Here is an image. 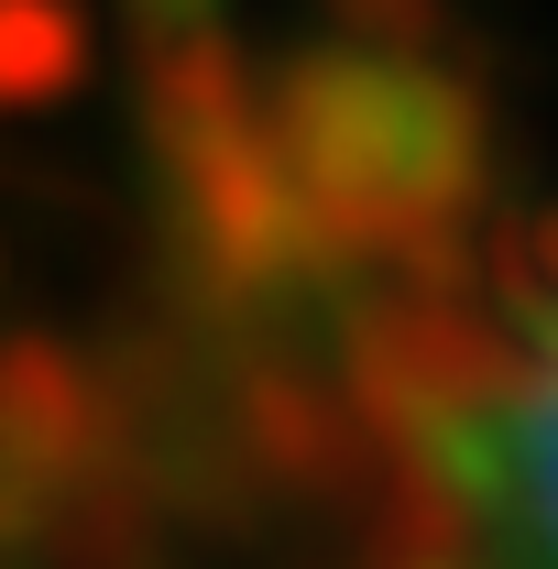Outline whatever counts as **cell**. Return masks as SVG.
<instances>
[{"label":"cell","mask_w":558,"mask_h":569,"mask_svg":"<svg viewBox=\"0 0 558 569\" xmlns=\"http://www.w3.org/2000/svg\"><path fill=\"white\" fill-rule=\"evenodd\" d=\"M263 142L296 198L318 209L329 252H438L482 198V99L417 44H307L263 77Z\"/></svg>","instance_id":"1"},{"label":"cell","mask_w":558,"mask_h":569,"mask_svg":"<svg viewBox=\"0 0 558 569\" xmlns=\"http://www.w3.org/2000/svg\"><path fill=\"white\" fill-rule=\"evenodd\" d=\"M165 176H176V219H187L198 274H219L230 296H285V284L340 263L329 230H318V209L296 198L285 153L263 142V110L241 132L198 142V153H165Z\"/></svg>","instance_id":"2"},{"label":"cell","mask_w":558,"mask_h":569,"mask_svg":"<svg viewBox=\"0 0 558 569\" xmlns=\"http://www.w3.org/2000/svg\"><path fill=\"white\" fill-rule=\"evenodd\" d=\"M427 471L471 526V569H558V340L515 361L504 406Z\"/></svg>","instance_id":"3"},{"label":"cell","mask_w":558,"mask_h":569,"mask_svg":"<svg viewBox=\"0 0 558 569\" xmlns=\"http://www.w3.org/2000/svg\"><path fill=\"white\" fill-rule=\"evenodd\" d=\"M88 449H99V383L56 340H11L0 351V503H44L56 482L88 471Z\"/></svg>","instance_id":"4"},{"label":"cell","mask_w":558,"mask_h":569,"mask_svg":"<svg viewBox=\"0 0 558 569\" xmlns=\"http://www.w3.org/2000/svg\"><path fill=\"white\" fill-rule=\"evenodd\" d=\"M88 77V11L77 0H0V110H44Z\"/></svg>","instance_id":"5"},{"label":"cell","mask_w":558,"mask_h":569,"mask_svg":"<svg viewBox=\"0 0 558 569\" xmlns=\"http://www.w3.org/2000/svg\"><path fill=\"white\" fill-rule=\"evenodd\" d=\"M492 284H504V329H515V351H548V340H558V209H537L515 241H504Z\"/></svg>","instance_id":"6"},{"label":"cell","mask_w":558,"mask_h":569,"mask_svg":"<svg viewBox=\"0 0 558 569\" xmlns=\"http://www.w3.org/2000/svg\"><path fill=\"white\" fill-rule=\"evenodd\" d=\"M142 33L153 44H198V33H219V0H132Z\"/></svg>","instance_id":"7"}]
</instances>
